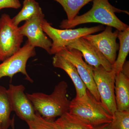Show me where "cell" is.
I'll return each mask as SVG.
<instances>
[{
    "label": "cell",
    "instance_id": "25",
    "mask_svg": "<svg viewBox=\"0 0 129 129\" xmlns=\"http://www.w3.org/2000/svg\"><path fill=\"white\" fill-rule=\"evenodd\" d=\"M12 127H13V129H14V124L12 126Z\"/></svg>",
    "mask_w": 129,
    "mask_h": 129
},
{
    "label": "cell",
    "instance_id": "24",
    "mask_svg": "<svg viewBox=\"0 0 129 129\" xmlns=\"http://www.w3.org/2000/svg\"><path fill=\"white\" fill-rule=\"evenodd\" d=\"M91 129H111L110 123L93 126Z\"/></svg>",
    "mask_w": 129,
    "mask_h": 129
},
{
    "label": "cell",
    "instance_id": "11",
    "mask_svg": "<svg viewBox=\"0 0 129 129\" xmlns=\"http://www.w3.org/2000/svg\"><path fill=\"white\" fill-rule=\"evenodd\" d=\"M112 28L107 26L101 33L87 35L83 37L95 46L113 65L116 60L119 46L117 42L119 30L116 29L113 32Z\"/></svg>",
    "mask_w": 129,
    "mask_h": 129
},
{
    "label": "cell",
    "instance_id": "13",
    "mask_svg": "<svg viewBox=\"0 0 129 129\" xmlns=\"http://www.w3.org/2000/svg\"><path fill=\"white\" fill-rule=\"evenodd\" d=\"M52 64L54 67L63 70L69 76L76 89L75 98H80L86 95L87 90L86 86L73 63L62 56L56 54L52 58Z\"/></svg>",
    "mask_w": 129,
    "mask_h": 129
},
{
    "label": "cell",
    "instance_id": "1",
    "mask_svg": "<svg viewBox=\"0 0 129 129\" xmlns=\"http://www.w3.org/2000/svg\"><path fill=\"white\" fill-rule=\"evenodd\" d=\"M92 7L89 11L80 16H76L70 22L63 20L59 27L68 29L77 25L89 23H96L110 26L119 31H123L129 28L128 25L120 21L115 13L128 12L116 8L111 5L109 0H92Z\"/></svg>",
    "mask_w": 129,
    "mask_h": 129
},
{
    "label": "cell",
    "instance_id": "8",
    "mask_svg": "<svg viewBox=\"0 0 129 129\" xmlns=\"http://www.w3.org/2000/svg\"><path fill=\"white\" fill-rule=\"evenodd\" d=\"M45 19L43 12H41L25 21L23 25L19 27L23 36L27 37V41L32 46L44 49L50 54L52 41L44 32L42 23Z\"/></svg>",
    "mask_w": 129,
    "mask_h": 129
},
{
    "label": "cell",
    "instance_id": "5",
    "mask_svg": "<svg viewBox=\"0 0 129 129\" xmlns=\"http://www.w3.org/2000/svg\"><path fill=\"white\" fill-rule=\"evenodd\" d=\"M23 36L8 14L0 18V61H3L21 48Z\"/></svg>",
    "mask_w": 129,
    "mask_h": 129
},
{
    "label": "cell",
    "instance_id": "16",
    "mask_svg": "<svg viewBox=\"0 0 129 129\" xmlns=\"http://www.w3.org/2000/svg\"><path fill=\"white\" fill-rule=\"evenodd\" d=\"M12 112L7 89L0 85V129H8L14 124V118L11 119Z\"/></svg>",
    "mask_w": 129,
    "mask_h": 129
},
{
    "label": "cell",
    "instance_id": "10",
    "mask_svg": "<svg viewBox=\"0 0 129 129\" xmlns=\"http://www.w3.org/2000/svg\"><path fill=\"white\" fill-rule=\"evenodd\" d=\"M25 88L22 85H9L7 93L12 111L25 122L35 119L36 112L26 94Z\"/></svg>",
    "mask_w": 129,
    "mask_h": 129
},
{
    "label": "cell",
    "instance_id": "3",
    "mask_svg": "<svg viewBox=\"0 0 129 129\" xmlns=\"http://www.w3.org/2000/svg\"><path fill=\"white\" fill-rule=\"evenodd\" d=\"M69 112L88 124L95 126L109 123L112 116L87 90L86 95L80 98H75L70 101Z\"/></svg>",
    "mask_w": 129,
    "mask_h": 129
},
{
    "label": "cell",
    "instance_id": "22",
    "mask_svg": "<svg viewBox=\"0 0 129 129\" xmlns=\"http://www.w3.org/2000/svg\"><path fill=\"white\" fill-rule=\"evenodd\" d=\"M21 6L19 0H0V11L5 8L19 9Z\"/></svg>",
    "mask_w": 129,
    "mask_h": 129
},
{
    "label": "cell",
    "instance_id": "4",
    "mask_svg": "<svg viewBox=\"0 0 129 129\" xmlns=\"http://www.w3.org/2000/svg\"><path fill=\"white\" fill-rule=\"evenodd\" d=\"M42 27L44 32L52 41L50 55H55L79 38L104 30L105 29L103 25H98L76 29H58L52 27L45 19L42 22Z\"/></svg>",
    "mask_w": 129,
    "mask_h": 129
},
{
    "label": "cell",
    "instance_id": "21",
    "mask_svg": "<svg viewBox=\"0 0 129 129\" xmlns=\"http://www.w3.org/2000/svg\"><path fill=\"white\" fill-rule=\"evenodd\" d=\"M36 117L34 120L26 122L29 129H54L51 124V121L42 117L36 112Z\"/></svg>",
    "mask_w": 129,
    "mask_h": 129
},
{
    "label": "cell",
    "instance_id": "20",
    "mask_svg": "<svg viewBox=\"0 0 129 129\" xmlns=\"http://www.w3.org/2000/svg\"><path fill=\"white\" fill-rule=\"evenodd\" d=\"M110 124L111 129H129V110L115 111Z\"/></svg>",
    "mask_w": 129,
    "mask_h": 129
},
{
    "label": "cell",
    "instance_id": "12",
    "mask_svg": "<svg viewBox=\"0 0 129 129\" xmlns=\"http://www.w3.org/2000/svg\"><path fill=\"white\" fill-rule=\"evenodd\" d=\"M67 47L78 50L82 53L86 62L94 68L102 66L108 71L112 69V66L97 48L89 42L80 37L70 44Z\"/></svg>",
    "mask_w": 129,
    "mask_h": 129
},
{
    "label": "cell",
    "instance_id": "7",
    "mask_svg": "<svg viewBox=\"0 0 129 129\" xmlns=\"http://www.w3.org/2000/svg\"><path fill=\"white\" fill-rule=\"evenodd\" d=\"M36 55L35 47L27 41L23 46L0 64V79L8 76L12 79L16 74L21 73L25 75L26 80L33 83L26 71V64L28 59Z\"/></svg>",
    "mask_w": 129,
    "mask_h": 129
},
{
    "label": "cell",
    "instance_id": "15",
    "mask_svg": "<svg viewBox=\"0 0 129 129\" xmlns=\"http://www.w3.org/2000/svg\"><path fill=\"white\" fill-rule=\"evenodd\" d=\"M51 124L54 129H91L93 127L69 112L64 113L55 121L51 120Z\"/></svg>",
    "mask_w": 129,
    "mask_h": 129
},
{
    "label": "cell",
    "instance_id": "9",
    "mask_svg": "<svg viewBox=\"0 0 129 129\" xmlns=\"http://www.w3.org/2000/svg\"><path fill=\"white\" fill-rule=\"evenodd\" d=\"M57 54L74 65L87 89L97 101H100V96L94 80L93 67L83 60L81 52L76 49L66 47Z\"/></svg>",
    "mask_w": 129,
    "mask_h": 129
},
{
    "label": "cell",
    "instance_id": "6",
    "mask_svg": "<svg viewBox=\"0 0 129 129\" xmlns=\"http://www.w3.org/2000/svg\"><path fill=\"white\" fill-rule=\"evenodd\" d=\"M94 78L100 96V101L112 116L117 111L115 102V78L116 73L112 70H106L102 66L93 67Z\"/></svg>",
    "mask_w": 129,
    "mask_h": 129
},
{
    "label": "cell",
    "instance_id": "2",
    "mask_svg": "<svg viewBox=\"0 0 129 129\" xmlns=\"http://www.w3.org/2000/svg\"><path fill=\"white\" fill-rule=\"evenodd\" d=\"M68 83L62 81L50 94L42 92L26 93L36 112L47 120H52L69 111L70 101L67 97Z\"/></svg>",
    "mask_w": 129,
    "mask_h": 129
},
{
    "label": "cell",
    "instance_id": "18",
    "mask_svg": "<svg viewBox=\"0 0 129 129\" xmlns=\"http://www.w3.org/2000/svg\"><path fill=\"white\" fill-rule=\"evenodd\" d=\"M42 11L39 4L36 0H24L21 11L12 20L14 25L18 26L21 22L27 21Z\"/></svg>",
    "mask_w": 129,
    "mask_h": 129
},
{
    "label": "cell",
    "instance_id": "19",
    "mask_svg": "<svg viewBox=\"0 0 129 129\" xmlns=\"http://www.w3.org/2000/svg\"><path fill=\"white\" fill-rule=\"evenodd\" d=\"M62 7L67 16L68 22H70L76 16L80 9L92 0H54Z\"/></svg>",
    "mask_w": 129,
    "mask_h": 129
},
{
    "label": "cell",
    "instance_id": "23",
    "mask_svg": "<svg viewBox=\"0 0 129 129\" xmlns=\"http://www.w3.org/2000/svg\"><path fill=\"white\" fill-rule=\"evenodd\" d=\"M121 72L127 77H129L128 61L125 62Z\"/></svg>",
    "mask_w": 129,
    "mask_h": 129
},
{
    "label": "cell",
    "instance_id": "14",
    "mask_svg": "<svg viewBox=\"0 0 129 129\" xmlns=\"http://www.w3.org/2000/svg\"><path fill=\"white\" fill-rule=\"evenodd\" d=\"M114 91L117 110H129V77L122 72L115 75Z\"/></svg>",
    "mask_w": 129,
    "mask_h": 129
},
{
    "label": "cell",
    "instance_id": "17",
    "mask_svg": "<svg viewBox=\"0 0 129 129\" xmlns=\"http://www.w3.org/2000/svg\"><path fill=\"white\" fill-rule=\"evenodd\" d=\"M118 38L119 39L120 46L119 52L114 64L112 65V70L116 74L122 71L129 52V28L123 31H119Z\"/></svg>",
    "mask_w": 129,
    "mask_h": 129
}]
</instances>
